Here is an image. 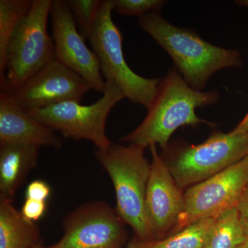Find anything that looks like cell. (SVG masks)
Returning <instances> with one entry per match:
<instances>
[{
    "label": "cell",
    "instance_id": "14",
    "mask_svg": "<svg viewBox=\"0 0 248 248\" xmlns=\"http://www.w3.org/2000/svg\"><path fill=\"white\" fill-rule=\"evenodd\" d=\"M40 148L0 143V198L13 202L29 172L36 167Z\"/></svg>",
    "mask_w": 248,
    "mask_h": 248
},
{
    "label": "cell",
    "instance_id": "3",
    "mask_svg": "<svg viewBox=\"0 0 248 248\" xmlns=\"http://www.w3.org/2000/svg\"><path fill=\"white\" fill-rule=\"evenodd\" d=\"M145 148L138 145L112 144L97 150L96 159L106 170L113 184L117 211L132 227L136 237L153 239L145 207L151 164L144 156Z\"/></svg>",
    "mask_w": 248,
    "mask_h": 248
},
{
    "label": "cell",
    "instance_id": "18",
    "mask_svg": "<svg viewBox=\"0 0 248 248\" xmlns=\"http://www.w3.org/2000/svg\"><path fill=\"white\" fill-rule=\"evenodd\" d=\"M32 0L0 1V84L5 77V62L10 40L18 25L27 16Z\"/></svg>",
    "mask_w": 248,
    "mask_h": 248
},
{
    "label": "cell",
    "instance_id": "11",
    "mask_svg": "<svg viewBox=\"0 0 248 248\" xmlns=\"http://www.w3.org/2000/svg\"><path fill=\"white\" fill-rule=\"evenodd\" d=\"M91 89L86 80L55 58L8 94L18 105L29 110L70 101L80 102Z\"/></svg>",
    "mask_w": 248,
    "mask_h": 248
},
{
    "label": "cell",
    "instance_id": "2",
    "mask_svg": "<svg viewBox=\"0 0 248 248\" xmlns=\"http://www.w3.org/2000/svg\"><path fill=\"white\" fill-rule=\"evenodd\" d=\"M139 19L140 27L167 52L176 69L196 91H202L217 71L242 65L238 50L211 45L193 31L170 24L159 12L148 13Z\"/></svg>",
    "mask_w": 248,
    "mask_h": 248
},
{
    "label": "cell",
    "instance_id": "19",
    "mask_svg": "<svg viewBox=\"0 0 248 248\" xmlns=\"http://www.w3.org/2000/svg\"><path fill=\"white\" fill-rule=\"evenodd\" d=\"M79 27L81 35L89 39L93 26L103 4L102 0H70L66 1Z\"/></svg>",
    "mask_w": 248,
    "mask_h": 248
},
{
    "label": "cell",
    "instance_id": "26",
    "mask_svg": "<svg viewBox=\"0 0 248 248\" xmlns=\"http://www.w3.org/2000/svg\"><path fill=\"white\" fill-rule=\"evenodd\" d=\"M32 248H48L45 247V246H43V245L42 244V243H40V244L36 245L35 247H33Z\"/></svg>",
    "mask_w": 248,
    "mask_h": 248
},
{
    "label": "cell",
    "instance_id": "6",
    "mask_svg": "<svg viewBox=\"0 0 248 248\" xmlns=\"http://www.w3.org/2000/svg\"><path fill=\"white\" fill-rule=\"evenodd\" d=\"M248 155V130L214 133L198 145H184L165 159L182 190L216 175Z\"/></svg>",
    "mask_w": 248,
    "mask_h": 248
},
{
    "label": "cell",
    "instance_id": "1",
    "mask_svg": "<svg viewBox=\"0 0 248 248\" xmlns=\"http://www.w3.org/2000/svg\"><path fill=\"white\" fill-rule=\"evenodd\" d=\"M217 91L203 92L192 89L176 69L170 70L161 79L157 93L148 113L138 128L124 136L121 141L146 148L159 145L169 146L170 139L178 128L213 124L201 119L196 109L218 102Z\"/></svg>",
    "mask_w": 248,
    "mask_h": 248
},
{
    "label": "cell",
    "instance_id": "25",
    "mask_svg": "<svg viewBox=\"0 0 248 248\" xmlns=\"http://www.w3.org/2000/svg\"><path fill=\"white\" fill-rule=\"evenodd\" d=\"M236 248H248V240H246L243 244L239 245Z\"/></svg>",
    "mask_w": 248,
    "mask_h": 248
},
{
    "label": "cell",
    "instance_id": "21",
    "mask_svg": "<svg viewBox=\"0 0 248 248\" xmlns=\"http://www.w3.org/2000/svg\"><path fill=\"white\" fill-rule=\"evenodd\" d=\"M46 202L26 199L20 213L31 221H37L43 216L46 209Z\"/></svg>",
    "mask_w": 248,
    "mask_h": 248
},
{
    "label": "cell",
    "instance_id": "4",
    "mask_svg": "<svg viewBox=\"0 0 248 248\" xmlns=\"http://www.w3.org/2000/svg\"><path fill=\"white\" fill-rule=\"evenodd\" d=\"M52 2L32 0L30 11L15 31L6 51L1 92L14 93L55 58L53 37L47 31Z\"/></svg>",
    "mask_w": 248,
    "mask_h": 248
},
{
    "label": "cell",
    "instance_id": "13",
    "mask_svg": "<svg viewBox=\"0 0 248 248\" xmlns=\"http://www.w3.org/2000/svg\"><path fill=\"white\" fill-rule=\"evenodd\" d=\"M0 143L52 147L60 149L63 142L55 130L31 117L7 93H0Z\"/></svg>",
    "mask_w": 248,
    "mask_h": 248
},
{
    "label": "cell",
    "instance_id": "5",
    "mask_svg": "<svg viewBox=\"0 0 248 248\" xmlns=\"http://www.w3.org/2000/svg\"><path fill=\"white\" fill-rule=\"evenodd\" d=\"M113 10L112 0L103 1L89 37L91 46L106 81H113L125 98L148 109L156 97L161 79L143 78L128 66L122 50V34L112 20Z\"/></svg>",
    "mask_w": 248,
    "mask_h": 248
},
{
    "label": "cell",
    "instance_id": "23",
    "mask_svg": "<svg viewBox=\"0 0 248 248\" xmlns=\"http://www.w3.org/2000/svg\"><path fill=\"white\" fill-rule=\"evenodd\" d=\"M240 225L248 240V186L238 201L236 206Z\"/></svg>",
    "mask_w": 248,
    "mask_h": 248
},
{
    "label": "cell",
    "instance_id": "8",
    "mask_svg": "<svg viewBox=\"0 0 248 248\" xmlns=\"http://www.w3.org/2000/svg\"><path fill=\"white\" fill-rule=\"evenodd\" d=\"M248 186V155L216 175L186 189L184 213L172 234L234 208Z\"/></svg>",
    "mask_w": 248,
    "mask_h": 248
},
{
    "label": "cell",
    "instance_id": "20",
    "mask_svg": "<svg viewBox=\"0 0 248 248\" xmlns=\"http://www.w3.org/2000/svg\"><path fill=\"white\" fill-rule=\"evenodd\" d=\"M166 2L164 0H112L114 10L117 13L139 17L148 13L159 12Z\"/></svg>",
    "mask_w": 248,
    "mask_h": 248
},
{
    "label": "cell",
    "instance_id": "24",
    "mask_svg": "<svg viewBox=\"0 0 248 248\" xmlns=\"http://www.w3.org/2000/svg\"><path fill=\"white\" fill-rule=\"evenodd\" d=\"M236 4L241 5V6H246L248 9V0H240V1H236ZM248 130V112L246 116L244 117L241 122H240L234 129H233L232 131L235 133H243V132H246Z\"/></svg>",
    "mask_w": 248,
    "mask_h": 248
},
{
    "label": "cell",
    "instance_id": "16",
    "mask_svg": "<svg viewBox=\"0 0 248 248\" xmlns=\"http://www.w3.org/2000/svg\"><path fill=\"white\" fill-rule=\"evenodd\" d=\"M215 218L200 220L162 239L135 238L125 248H202L205 233Z\"/></svg>",
    "mask_w": 248,
    "mask_h": 248
},
{
    "label": "cell",
    "instance_id": "9",
    "mask_svg": "<svg viewBox=\"0 0 248 248\" xmlns=\"http://www.w3.org/2000/svg\"><path fill=\"white\" fill-rule=\"evenodd\" d=\"M117 209L101 201L86 202L68 214L64 234L48 248H121L127 237Z\"/></svg>",
    "mask_w": 248,
    "mask_h": 248
},
{
    "label": "cell",
    "instance_id": "17",
    "mask_svg": "<svg viewBox=\"0 0 248 248\" xmlns=\"http://www.w3.org/2000/svg\"><path fill=\"white\" fill-rule=\"evenodd\" d=\"M246 240L234 207L215 218L205 233L202 248H236Z\"/></svg>",
    "mask_w": 248,
    "mask_h": 248
},
{
    "label": "cell",
    "instance_id": "12",
    "mask_svg": "<svg viewBox=\"0 0 248 248\" xmlns=\"http://www.w3.org/2000/svg\"><path fill=\"white\" fill-rule=\"evenodd\" d=\"M152 156L151 172L147 186L145 207L153 239L172 234L184 213L185 202L182 190L158 153L156 145L149 147Z\"/></svg>",
    "mask_w": 248,
    "mask_h": 248
},
{
    "label": "cell",
    "instance_id": "7",
    "mask_svg": "<svg viewBox=\"0 0 248 248\" xmlns=\"http://www.w3.org/2000/svg\"><path fill=\"white\" fill-rule=\"evenodd\" d=\"M125 98L115 82L106 81L102 97L92 105L83 106L70 101L40 109L26 110L36 120L67 139L87 140L93 142L98 150L112 145L106 133V123L111 110Z\"/></svg>",
    "mask_w": 248,
    "mask_h": 248
},
{
    "label": "cell",
    "instance_id": "22",
    "mask_svg": "<svg viewBox=\"0 0 248 248\" xmlns=\"http://www.w3.org/2000/svg\"><path fill=\"white\" fill-rule=\"evenodd\" d=\"M50 194V186L42 180L30 183L26 190V199L46 202Z\"/></svg>",
    "mask_w": 248,
    "mask_h": 248
},
{
    "label": "cell",
    "instance_id": "15",
    "mask_svg": "<svg viewBox=\"0 0 248 248\" xmlns=\"http://www.w3.org/2000/svg\"><path fill=\"white\" fill-rule=\"evenodd\" d=\"M40 238L35 222L24 218L12 202L0 198V248H32Z\"/></svg>",
    "mask_w": 248,
    "mask_h": 248
},
{
    "label": "cell",
    "instance_id": "10",
    "mask_svg": "<svg viewBox=\"0 0 248 248\" xmlns=\"http://www.w3.org/2000/svg\"><path fill=\"white\" fill-rule=\"evenodd\" d=\"M55 59L86 80L91 89L104 93V81L97 55L85 44L68 3L53 0L50 7Z\"/></svg>",
    "mask_w": 248,
    "mask_h": 248
}]
</instances>
